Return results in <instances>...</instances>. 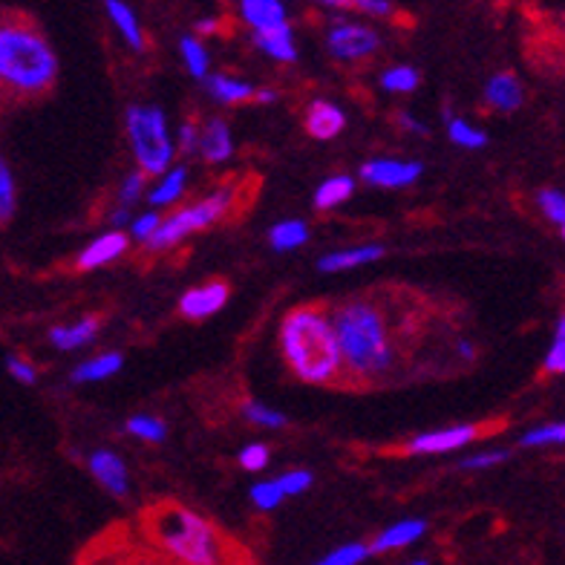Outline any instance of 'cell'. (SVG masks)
<instances>
[{"label": "cell", "instance_id": "29", "mask_svg": "<svg viewBox=\"0 0 565 565\" xmlns=\"http://www.w3.org/2000/svg\"><path fill=\"white\" fill-rule=\"evenodd\" d=\"M179 50H182L188 73L194 75V78H205V75H209V53H205V46H202L196 38H182Z\"/></svg>", "mask_w": 565, "mask_h": 565}, {"label": "cell", "instance_id": "40", "mask_svg": "<svg viewBox=\"0 0 565 565\" xmlns=\"http://www.w3.org/2000/svg\"><path fill=\"white\" fill-rule=\"evenodd\" d=\"M277 482H280L286 497H298V493H303L306 488L312 484V473H309V470H291V473L280 477Z\"/></svg>", "mask_w": 565, "mask_h": 565}, {"label": "cell", "instance_id": "37", "mask_svg": "<svg viewBox=\"0 0 565 565\" xmlns=\"http://www.w3.org/2000/svg\"><path fill=\"white\" fill-rule=\"evenodd\" d=\"M15 214V179H12V171L9 164H0V216L9 220Z\"/></svg>", "mask_w": 565, "mask_h": 565}, {"label": "cell", "instance_id": "54", "mask_svg": "<svg viewBox=\"0 0 565 565\" xmlns=\"http://www.w3.org/2000/svg\"><path fill=\"white\" fill-rule=\"evenodd\" d=\"M563 239H565V225H563Z\"/></svg>", "mask_w": 565, "mask_h": 565}, {"label": "cell", "instance_id": "27", "mask_svg": "<svg viewBox=\"0 0 565 565\" xmlns=\"http://www.w3.org/2000/svg\"><path fill=\"white\" fill-rule=\"evenodd\" d=\"M445 119H447V136H450L454 145H461V148H470V150L484 148L488 136H484L482 130H477V127L468 125L465 119H454L450 113H445Z\"/></svg>", "mask_w": 565, "mask_h": 565}, {"label": "cell", "instance_id": "6", "mask_svg": "<svg viewBox=\"0 0 565 565\" xmlns=\"http://www.w3.org/2000/svg\"><path fill=\"white\" fill-rule=\"evenodd\" d=\"M234 200H237V191H234V188H220V191L209 194L205 200L196 202V205L179 209L177 214H171L164 220L162 228L157 231V237L150 239L145 248H148V252H168L171 246H177L179 239H185L188 234L220 223V220L231 211Z\"/></svg>", "mask_w": 565, "mask_h": 565}, {"label": "cell", "instance_id": "23", "mask_svg": "<svg viewBox=\"0 0 565 565\" xmlns=\"http://www.w3.org/2000/svg\"><path fill=\"white\" fill-rule=\"evenodd\" d=\"M121 370V355L119 352H105V355L93 358V361H84L82 366H75L73 381L78 384H87V381H105L110 375Z\"/></svg>", "mask_w": 565, "mask_h": 565}, {"label": "cell", "instance_id": "2", "mask_svg": "<svg viewBox=\"0 0 565 565\" xmlns=\"http://www.w3.org/2000/svg\"><path fill=\"white\" fill-rule=\"evenodd\" d=\"M343 372L352 379H384L398 361L387 309L375 298H350L332 309Z\"/></svg>", "mask_w": 565, "mask_h": 565}, {"label": "cell", "instance_id": "10", "mask_svg": "<svg viewBox=\"0 0 565 565\" xmlns=\"http://www.w3.org/2000/svg\"><path fill=\"white\" fill-rule=\"evenodd\" d=\"M225 303H228V286L223 280H211L205 286L185 291L179 300V312L191 320H205L220 312Z\"/></svg>", "mask_w": 565, "mask_h": 565}, {"label": "cell", "instance_id": "47", "mask_svg": "<svg viewBox=\"0 0 565 565\" xmlns=\"http://www.w3.org/2000/svg\"><path fill=\"white\" fill-rule=\"evenodd\" d=\"M110 220H113V223H116V225H125L127 220H130V209H125V205H119V209L113 211Z\"/></svg>", "mask_w": 565, "mask_h": 565}, {"label": "cell", "instance_id": "17", "mask_svg": "<svg viewBox=\"0 0 565 565\" xmlns=\"http://www.w3.org/2000/svg\"><path fill=\"white\" fill-rule=\"evenodd\" d=\"M427 531L422 520H404V522H395L390 525L387 531H381L375 540H372V554H390V551H398V548H407L418 540V536Z\"/></svg>", "mask_w": 565, "mask_h": 565}, {"label": "cell", "instance_id": "20", "mask_svg": "<svg viewBox=\"0 0 565 565\" xmlns=\"http://www.w3.org/2000/svg\"><path fill=\"white\" fill-rule=\"evenodd\" d=\"M98 332V318H82L78 323H70V327H55L53 332H50V341H53V347H58V350H75V347H84V343H89L93 338H96Z\"/></svg>", "mask_w": 565, "mask_h": 565}, {"label": "cell", "instance_id": "43", "mask_svg": "<svg viewBox=\"0 0 565 565\" xmlns=\"http://www.w3.org/2000/svg\"><path fill=\"white\" fill-rule=\"evenodd\" d=\"M7 370H9V375H12L15 381H21V384H35V379H38L35 366L26 364V361H21L18 355L7 358Z\"/></svg>", "mask_w": 565, "mask_h": 565}, {"label": "cell", "instance_id": "44", "mask_svg": "<svg viewBox=\"0 0 565 565\" xmlns=\"http://www.w3.org/2000/svg\"><path fill=\"white\" fill-rule=\"evenodd\" d=\"M200 130H196L194 121H185V125L179 127V139H177V148L185 150V153H194L200 150Z\"/></svg>", "mask_w": 565, "mask_h": 565}, {"label": "cell", "instance_id": "49", "mask_svg": "<svg viewBox=\"0 0 565 565\" xmlns=\"http://www.w3.org/2000/svg\"><path fill=\"white\" fill-rule=\"evenodd\" d=\"M402 121H404V127H407V130H413V134H427V130H424V125H418L413 116H402Z\"/></svg>", "mask_w": 565, "mask_h": 565}, {"label": "cell", "instance_id": "14", "mask_svg": "<svg viewBox=\"0 0 565 565\" xmlns=\"http://www.w3.org/2000/svg\"><path fill=\"white\" fill-rule=\"evenodd\" d=\"M127 252V237L119 234V231H110L105 237L93 239L82 254H78V268L89 271V268H102L107 263H113L116 257Z\"/></svg>", "mask_w": 565, "mask_h": 565}, {"label": "cell", "instance_id": "1", "mask_svg": "<svg viewBox=\"0 0 565 565\" xmlns=\"http://www.w3.org/2000/svg\"><path fill=\"white\" fill-rule=\"evenodd\" d=\"M148 543L173 565H246V551L214 522L179 502H157L141 513Z\"/></svg>", "mask_w": 565, "mask_h": 565}, {"label": "cell", "instance_id": "31", "mask_svg": "<svg viewBox=\"0 0 565 565\" xmlns=\"http://www.w3.org/2000/svg\"><path fill=\"white\" fill-rule=\"evenodd\" d=\"M536 205H540V211H543L548 223H554L563 228L565 225V194L563 191H557V188H545V191H540V194H536Z\"/></svg>", "mask_w": 565, "mask_h": 565}, {"label": "cell", "instance_id": "19", "mask_svg": "<svg viewBox=\"0 0 565 565\" xmlns=\"http://www.w3.org/2000/svg\"><path fill=\"white\" fill-rule=\"evenodd\" d=\"M384 257L381 246H361V248H347V252H332L327 257H320L318 268L320 271H347V268L366 266Z\"/></svg>", "mask_w": 565, "mask_h": 565}, {"label": "cell", "instance_id": "16", "mask_svg": "<svg viewBox=\"0 0 565 565\" xmlns=\"http://www.w3.org/2000/svg\"><path fill=\"white\" fill-rule=\"evenodd\" d=\"M200 153L209 164L228 162L234 153V141H231V130L223 119H211L200 136Z\"/></svg>", "mask_w": 565, "mask_h": 565}, {"label": "cell", "instance_id": "22", "mask_svg": "<svg viewBox=\"0 0 565 565\" xmlns=\"http://www.w3.org/2000/svg\"><path fill=\"white\" fill-rule=\"evenodd\" d=\"M211 96L223 105H243L252 96H257V89L248 82H239V78H228V75H211L209 78Z\"/></svg>", "mask_w": 565, "mask_h": 565}, {"label": "cell", "instance_id": "11", "mask_svg": "<svg viewBox=\"0 0 565 565\" xmlns=\"http://www.w3.org/2000/svg\"><path fill=\"white\" fill-rule=\"evenodd\" d=\"M89 473L96 477V482L110 491L113 497H125L127 488H130V479H127L125 461L113 450H96L89 456Z\"/></svg>", "mask_w": 565, "mask_h": 565}, {"label": "cell", "instance_id": "5", "mask_svg": "<svg viewBox=\"0 0 565 565\" xmlns=\"http://www.w3.org/2000/svg\"><path fill=\"white\" fill-rule=\"evenodd\" d=\"M127 139L134 148L141 173H168L177 145L168 136V121L159 107H130L127 110Z\"/></svg>", "mask_w": 565, "mask_h": 565}, {"label": "cell", "instance_id": "33", "mask_svg": "<svg viewBox=\"0 0 565 565\" xmlns=\"http://www.w3.org/2000/svg\"><path fill=\"white\" fill-rule=\"evenodd\" d=\"M381 87L390 93H413L418 87V73L413 67H393L381 75Z\"/></svg>", "mask_w": 565, "mask_h": 565}, {"label": "cell", "instance_id": "30", "mask_svg": "<svg viewBox=\"0 0 565 565\" xmlns=\"http://www.w3.org/2000/svg\"><path fill=\"white\" fill-rule=\"evenodd\" d=\"M545 372L551 375H565V312L557 318V327H554V341L548 347V355H545Z\"/></svg>", "mask_w": 565, "mask_h": 565}, {"label": "cell", "instance_id": "32", "mask_svg": "<svg viewBox=\"0 0 565 565\" xmlns=\"http://www.w3.org/2000/svg\"><path fill=\"white\" fill-rule=\"evenodd\" d=\"M370 554H372L370 545L350 543V545H341V548H335L332 554H327V557L315 565H361L366 557H370Z\"/></svg>", "mask_w": 565, "mask_h": 565}, {"label": "cell", "instance_id": "34", "mask_svg": "<svg viewBox=\"0 0 565 565\" xmlns=\"http://www.w3.org/2000/svg\"><path fill=\"white\" fill-rule=\"evenodd\" d=\"M282 499H286V493H282V488L277 479L275 482H257L252 488V502L260 508V511H275Z\"/></svg>", "mask_w": 565, "mask_h": 565}, {"label": "cell", "instance_id": "18", "mask_svg": "<svg viewBox=\"0 0 565 565\" xmlns=\"http://www.w3.org/2000/svg\"><path fill=\"white\" fill-rule=\"evenodd\" d=\"M254 44L260 46L263 53L271 55L275 61H291L298 58V46H295V35H291L289 23L286 26H277V30H266V32H254Z\"/></svg>", "mask_w": 565, "mask_h": 565}, {"label": "cell", "instance_id": "35", "mask_svg": "<svg viewBox=\"0 0 565 565\" xmlns=\"http://www.w3.org/2000/svg\"><path fill=\"white\" fill-rule=\"evenodd\" d=\"M127 433H134L136 439L145 441H162L164 439V424L153 416H134L127 422Z\"/></svg>", "mask_w": 565, "mask_h": 565}, {"label": "cell", "instance_id": "48", "mask_svg": "<svg viewBox=\"0 0 565 565\" xmlns=\"http://www.w3.org/2000/svg\"><path fill=\"white\" fill-rule=\"evenodd\" d=\"M216 30V21L214 18H202L200 23H196V32H202V35H209V32Z\"/></svg>", "mask_w": 565, "mask_h": 565}, {"label": "cell", "instance_id": "38", "mask_svg": "<svg viewBox=\"0 0 565 565\" xmlns=\"http://www.w3.org/2000/svg\"><path fill=\"white\" fill-rule=\"evenodd\" d=\"M162 223H164L162 216L153 214V211H148V214L136 216L134 225H130V234H134V237L139 239V243H145V246H148L150 239L157 237V231L162 228Z\"/></svg>", "mask_w": 565, "mask_h": 565}, {"label": "cell", "instance_id": "52", "mask_svg": "<svg viewBox=\"0 0 565 565\" xmlns=\"http://www.w3.org/2000/svg\"><path fill=\"white\" fill-rule=\"evenodd\" d=\"M320 3H327V7H352V0H320Z\"/></svg>", "mask_w": 565, "mask_h": 565}, {"label": "cell", "instance_id": "12", "mask_svg": "<svg viewBox=\"0 0 565 565\" xmlns=\"http://www.w3.org/2000/svg\"><path fill=\"white\" fill-rule=\"evenodd\" d=\"M343 125H347V116H343L341 107L332 105V102L318 98V102H312L309 110H306V130H309V136H315V139H335L343 130Z\"/></svg>", "mask_w": 565, "mask_h": 565}, {"label": "cell", "instance_id": "7", "mask_svg": "<svg viewBox=\"0 0 565 565\" xmlns=\"http://www.w3.org/2000/svg\"><path fill=\"white\" fill-rule=\"evenodd\" d=\"M327 46L338 61H361L379 50V35L361 23L341 21L329 30Z\"/></svg>", "mask_w": 565, "mask_h": 565}, {"label": "cell", "instance_id": "24", "mask_svg": "<svg viewBox=\"0 0 565 565\" xmlns=\"http://www.w3.org/2000/svg\"><path fill=\"white\" fill-rule=\"evenodd\" d=\"M309 239V228L300 220H286V223H277L275 228L268 231V243L275 252H291V248H300Z\"/></svg>", "mask_w": 565, "mask_h": 565}, {"label": "cell", "instance_id": "42", "mask_svg": "<svg viewBox=\"0 0 565 565\" xmlns=\"http://www.w3.org/2000/svg\"><path fill=\"white\" fill-rule=\"evenodd\" d=\"M508 459V450H488V454H477L470 456V459L461 461V468L465 470H484V468H493L499 461Z\"/></svg>", "mask_w": 565, "mask_h": 565}, {"label": "cell", "instance_id": "41", "mask_svg": "<svg viewBox=\"0 0 565 565\" xmlns=\"http://www.w3.org/2000/svg\"><path fill=\"white\" fill-rule=\"evenodd\" d=\"M239 465L246 470H263L268 465V447L260 445V441H254V445L243 447V454H239Z\"/></svg>", "mask_w": 565, "mask_h": 565}, {"label": "cell", "instance_id": "15", "mask_svg": "<svg viewBox=\"0 0 565 565\" xmlns=\"http://www.w3.org/2000/svg\"><path fill=\"white\" fill-rule=\"evenodd\" d=\"M484 102H488L493 110L513 113L522 105L520 78L511 73H497L493 78H488V84H484Z\"/></svg>", "mask_w": 565, "mask_h": 565}, {"label": "cell", "instance_id": "39", "mask_svg": "<svg viewBox=\"0 0 565 565\" xmlns=\"http://www.w3.org/2000/svg\"><path fill=\"white\" fill-rule=\"evenodd\" d=\"M141 194H145V173L141 171L127 173L125 182H121V191H119V205L130 209V205H134Z\"/></svg>", "mask_w": 565, "mask_h": 565}, {"label": "cell", "instance_id": "46", "mask_svg": "<svg viewBox=\"0 0 565 565\" xmlns=\"http://www.w3.org/2000/svg\"><path fill=\"white\" fill-rule=\"evenodd\" d=\"M352 7L364 9L370 15H390V12H393L390 0H352Z\"/></svg>", "mask_w": 565, "mask_h": 565}, {"label": "cell", "instance_id": "3", "mask_svg": "<svg viewBox=\"0 0 565 565\" xmlns=\"http://www.w3.org/2000/svg\"><path fill=\"white\" fill-rule=\"evenodd\" d=\"M280 350L289 370L306 384H332L343 372L332 315L318 306H300L282 318Z\"/></svg>", "mask_w": 565, "mask_h": 565}, {"label": "cell", "instance_id": "28", "mask_svg": "<svg viewBox=\"0 0 565 565\" xmlns=\"http://www.w3.org/2000/svg\"><path fill=\"white\" fill-rule=\"evenodd\" d=\"M522 447H548V445H565V422L540 424L534 430H529L520 439Z\"/></svg>", "mask_w": 565, "mask_h": 565}, {"label": "cell", "instance_id": "26", "mask_svg": "<svg viewBox=\"0 0 565 565\" xmlns=\"http://www.w3.org/2000/svg\"><path fill=\"white\" fill-rule=\"evenodd\" d=\"M352 191H355V182H352V177H332L318 188V194H315V205H318L320 211L335 209V205H341V202L350 200Z\"/></svg>", "mask_w": 565, "mask_h": 565}, {"label": "cell", "instance_id": "9", "mask_svg": "<svg viewBox=\"0 0 565 565\" xmlns=\"http://www.w3.org/2000/svg\"><path fill=\"white\" fill-rule=\"evenodd\" d=\"M479 430L473 424H454L447 430H433L422 433L416 439L409 441V454H450V450H459V447H468L470 441L477 439Z\"/></svg>", "mask_w": 565, "mask_h": 565}, {"label": "cell", "instance_id": "13", "mask_svg": "<svg viewBox=\"0 0 565 565\" xmlns=\"http://www.w3.org/2000/svg\"><path fill=\"white\" fill-rule=\"evenodd\" d=\"M239 15L254 32L286 26V7L280 0H239Z\"/></svg>", "mask_w": 565, "mask_h": 565}, {"label": "cell", "instance_id": "8", "mask_svg": "<svg viewBox=\"0 0 565 565\" xmlns=\"http://www.w3.org/2000/svg\"><path fill=\"white\" fill-rule=\"evenodd\" d=\"M422 162H402V159H372L361 168V179L375 188H407L422 177Z\"/></svg>", "mask_w": 565, "mask_h": 565}, {"label": "cell", "instance_id": "45", "mask_svg": "<svg viewBox=\"0 0 565 565\" xmlns=\"http://www.w3.org/2000/svg\"><path fill=\"white\" fill-rule=\"evenodd\" d=\"M96 565H171L159 557H141V554H121V557L98 559Z\"/></svg>", "mask_w": 565, "mask_h": 565}, {"label": "cell", "instance_id": "21", "mask_svg": "<svg viewBox=\"0 0 565 565\" xmlns=\"http://www.w3.org/2000/svg\"><path fill=\"white\" fill-rule=\"evenodd\" d=\"M105 7L110 21L116 23V30L125 38V44L134 46V50H141V46H145V35H141V26L139 21H136L134 9L127 7L125 0H105Z\"/></svg>", "mask_w": 565, "mask_h": 565}, {"label": "cell", "instance_id": "25", "mask_svg": "<svg viewBox=\"0 0 565 565\" xmlns=\"http://www.w3.org/2000/svg\"><path fill=\"white\" fill-rule=\"evenodd\" d=\"M185 179H188L185 168H173V171L164 173L162 182H159V185L148 194L150 205H153V209H162V205L177 202L179 196H182V191H185Z\"/></svg>", "mask_w": 565, "mask_h": 565}, {"label": "cell", "instance_id": "50", "mask_svg": "<svg viewBox=\"0 0 565 565\" xmlns=\"http://www.w3.org/2000/svg\"><path fill=\"white\" fill-rule=\"evenodd\" d=\"M277 98L275 89H257V102H263V105H271Z\"/></svg>", "mask_w": 565, "mask_h": 565}, {"label": "cell", "instance_id": "4", "mask_svg": "<svg viewBox=\"0 0 565 565\" xmlns=\"http://www.w3.org/2000/svg\"><path fill=\"white\" fill-rule=\"evenodd\" d=\"M58 58L46 38L23 23H3L0 30V78L15 96H41L53 87Z\"/></svg>", "mask_w": 565, "mask_h": 565}, {"label": "cell", "instance_id": "53", "mask_svg": "<svg viewBox=\"0 0 565 565\" xmlns=\"http://www.w3.org/2000/svg\"><path fill=\"white\" fill-rule=\"evenodd\" d=\"M409 565H430L427 559H416V563H409Z\"/></svg>", "mask_w": 565, "mask_h": 565}, {"label": "cell", "instance_id": "51", "mask_svg": "<svg viewBox=\"0 0 565 565\" xmlns=\"http://www.w3.org/2000/svg\"><path fill=\"white\" fill-rule=\"evenodd\" d=\"M459 352H461V358H473V343L459 341Z\"/></svg>", "mask_w": 565, "mask_h": 565}, {"label": "cell", "instance_id": "36", "mask_svg": "<svg viewBox=\"0 0 565 565\" xmlns=\"http://www.w3.org/2000/svg\"><path fill=\"white\" fill-rule=\"evenodd\" d=\"M243 413H246L248 422L260 424V427H271V430H277V427L286 424V416H282V413H277V409L266 407V404L260 402H248L246 407H243Z\"/></svg>", "mask_w": 565, "mask_h": 565}]
</instances>
